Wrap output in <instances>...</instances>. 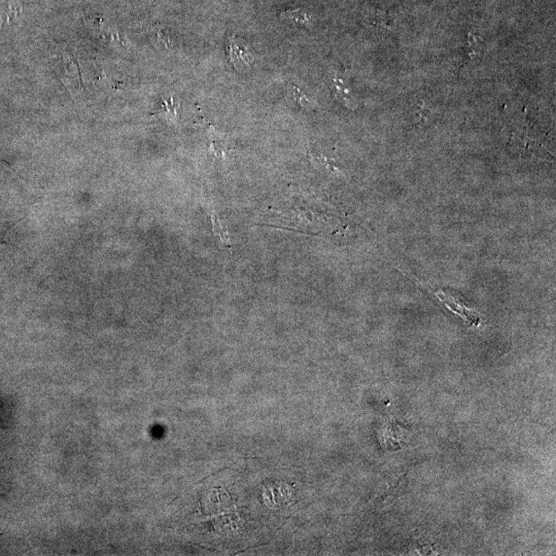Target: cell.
<instances>
[{"instance_id": "52a82bcc", "label": "cell", "mask_w": 556, "mask_h": 556, "mask_svg": "<svg viewBox=\"0 0 556 556\" xmlns=\"http://www.w3.org/2000/svg\"><path fill=\"white\" fill-rule=\"evenodd\" d=\"M210 213L212 215L213 230H215V235L219 237V241H221L224 245L229 246V234H228V232L225 230V228H223V226H222L221 221H219V219L217 217V215H215V212L212 210V212Z\"/></svg>"}, {"instance_id": "5b68a950", "label": "cell", "mask_w": 556, "mask_h": 556, "mask_svg": "<svg viewBox=\"0 0 556 556\" xmlns=\"http://www.w3.org/2000/svg\"><path fill=\"white\" fill-rule=\"evenodd\" d=\"M371 24L374 27L379 28L382 30H392L393 25H395V19L392 15L386 11L377 10L373 13L372 18H371Z\"/></svg>"}, {"instance_id": "ba28073f", "label": "cell", "mask_w": 556, "mask_h": 556, "mask_svg": "<svg viewBox=\"0 0 556 556\" xmlns=\"http://www.w3.org/2000/svg\"><path fill=\"white\" fill-rule=\"evenodd\" d=\"M482 41V37L479 36L478 34H475L473 32L469 33L468 45H469V55L472 59L480 54L481 43Z\"/></svg>"}, {"instance_id": "30bf717a", "label": "cell", "mask_w": 556, "mask_h": 556, "mask_svg": "<svg viewBox=\"0 0 556 556\" xmlns=\"http://www.w3.org/2000/svg\"><path fill=\"white\" fill-rule=\"evenodd\" d=\"M154 35H155L156 41L157 45L161 46L163 49H169L172 46V41L171 36L164 32L162 28L155 27L153 29Z\"/></svg>"}, {"instance_id": "8992f818", "label": "cell", "mask_w": 556, "mask_h": 556, "mask_svg": "<svg viewBox=\"0 0 556 556\" xmlns=\"http://www.w3.org/2000/svg\"><path fill=\"white\" fill-rule=\"evenodd\" d=\"M413 111H414L415 121H416V123L419 125H423L426 124V123H428V120L430 118V116L433 115L432 109H430V107L426 104L425 101L423 100L416 102V104L414 105V109H413Z\"/></svg>"}, {"instance_id": "6da1fadb", "label": "cell", "mask_w": 556, "mask_h": 556, "mask_svg": "<svg viewBox=\"0 0 556 556\" xmlns=\"http://www.w3.org/2000/svg\"><path fill=\"white\" fill-rule=\"evenodd\" d=\"M226 50H227L228 60L236 69L245 70L254 65V50L240 37L235 35L228 36Z\"/></svg>"}, {"instance_id": "7a4b0ae2", "label": "cell", "mask_w": 556, "mask_h": 556, "mask_svg": "<svg viewBox=\"0 0 556 556\" xmlns=\"http://www.w3.org/2000/svg\"><path fill=\"white\" fill-rule=\"evenodd\" d=\"M432 296L438 299L439 301L448 309L454 313L463 318L466 323L469 324L470 327H478L480 325V316L473 309L468 307L465 303L463 302L461 298H456L454 296H448L447 294L443 293L442 291L433 292L432 290H428Z\"/></svg>"}, {"instance_id": "277c9868", "label": "cell", "mask_w": 556, "mask_h": 556, "mask_svg": "<svg viewBox=\"0 0 556 556\" xmlns=\"http://www.w3.org/2000/svg\"><path fill=\"white\" fill-rule=\"evenodd\" d=\"M279 17L283 21L297 26H304V27L309 28L313 23V17L305 8H289V10L283 11Z\"/></svg>"}, {"instance_id": "9c48e42d", "label": "cell", "mask_w": 556, "mask_h": 556, "mask_svg": "<svg viewBox=\"0 0 556 556\" xmlns=\"http://www.w3.org/2000/svg\"><path fill=\"white\" fill-rule=\"evenodd\" d=\"M161 116H163L165 120L169 121V122H172V121H175V118H177V107H175L172 98L169 99V100L163 101Z\"/></svg>"}, {"instance_id": "3957f363", "label": "cell", "mask_w": 556, "mask_h": 556, "mask_svg": "<svg viewBox=\"0 0 556 556\" xmlns=\"http://www.w3.org/2000/svg\"><path fill=\"white\" fill-rule=\"evenodd\" d=\"M332 91H333L334 96L337 99L339 102L345 105L347 109H357V101L353 97L351 93V88L347 85L344 78L336 74L333 78L332 82Z\"/></svg>"}, {"instance_id": "8fae6325", "label": "cell", "mask_w": 556, "mask_h": 556, "mask_svg": "<svg viewBox=\"0 0 556 556\" xmlns=\"http://www.w3.org/2000/svg\"><path fill=\"white\" fill-rule=\"evenodd\" d=\"M292 94H293L294 101H296L299 107H302V109H307V107H311V99L307 97L306 94L298 86H294Z\"/></svg>"}]
</instances>
